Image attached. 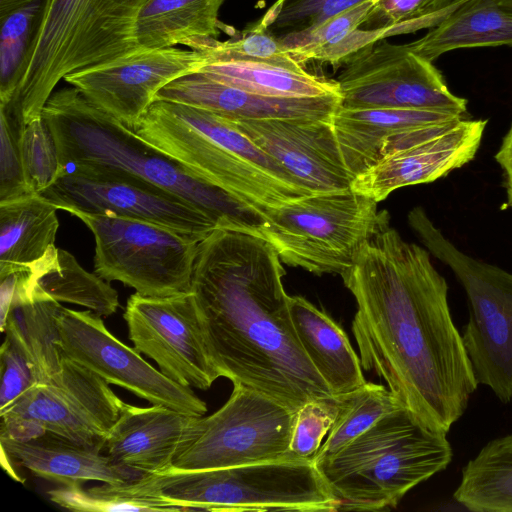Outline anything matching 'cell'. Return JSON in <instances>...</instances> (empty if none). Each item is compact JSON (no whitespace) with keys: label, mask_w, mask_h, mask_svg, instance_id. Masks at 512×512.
Returning <instances> with one entry per match:
<instances>
[{"label":"cell","mask_w":512,"mask_h":512,"mask_svg":"<svg viewBox=\"0 0 512 512\" xmlns=\"http://www.w3.org/2000/svg\"><path fill=\"white\" fill-rule=\"evenodd\" d=\"M430 256L388 225L341 277L357 304L352 332L362 368L423 425L447 434L478 382Z\"/></svg>","instance_id":"6da1fadb"},{"label":"cell","mask_w":512,"mask_h":512,"mask_svg":"<svg viewBox=\"0 0 512 512\" xmlns=\"http://www.w3.org/2000/svg\"><path fill=\"white\" fill-rule=\"evenodd\" d=\"M282 263L263 237L217 228L198 244L191 292L220 377L297 411L336 397L299 342Z\"/></svg>","instance_id":"7a4b0ae2"},{"label":"cell","mask_w":512,"mask_h":512,"mask_svg":"<svg viewBox=\"0 0 512 512\" xmlns=\"http://www.w3.org/2000/svg\"><path fill=\"white\" fill-rule=\"evenodd\" d=\"M42 117L65 170L126 176L170 192L218 228L258 234L265 216L162 153L71 86L54 91Z\"/></svg>","instance_id":"3957f363"},{"label":"cell","mask_w":512,"mask_h":512,"mask_svg":"<svg viewBox=\"0 0 512 512\" xmlns=\"http://www.w3.org/2000/svg\"><path fill=\"white\" fill-rule=\"evenodd\" d=\"M132 130L264 216L272 208L315 194L250 141L233 121L211 111L155 100Z\"/></svg>","instance_id":"277c9868"},{"label":"cell","mask_w":512,"mask_h":512,"mask_svg":"<svg viewBox=\"0 0 512 512\" xmlns=\"http://www.w3.org/2000/svg\"><path fill=\"white\" fill-rule=\"evenodd\" d=\"M452 457L447 434L430 430L400 405L315 465L338 511H381L396 507L408 491L445 470Z\"/></svg>","instance_id":"5b68a950"},{"label":"cell","mask_w":512,"mask_h":512,"mask_svg":"<svg viewBox=\"0 0 512 512\" xmlns=\"http://www.w3.org/2000/svg\"><path fill=\"white\" fill-rule=\"evenodd\" d=\"M125 487L133 495L185 511H338V501L312 459L204 470L171 467Z\"/></svg>","instance_id":"8992f818"},{"label":"cell","mask_w":512,"mask_h":512,"mask_svg":"<svg viewBox=\"0 0 512 512\" xmlns=\"http://www.w3.org/2000/svg\"><path fill=\"white\" fill-rule=\"evenodd\" d=\"M145 1L51 0L29 70L6 104L26 124L42 116L67 75L138 51L136 21Z\"/></svg>","instance_id":"52a82bcc"},{"label":"cell","mask_w":512,"mask_h":512,"mask_svg":"<svg viewBox=\"0 0 512 512\" xmlns=\"http://www.w3.org/2000/svg\"><path fill=\"white\" fill-rule=\"evenodd\" d=\"M388 219L376 201L349 189L308 195L268 210L258 235L289 266L341 276L365 244L389 225Z\"/></svg>","instance_id":"ba28073f"},{"label":"cell","mask_w":512,"mask_h":512,"mask_svg":"<svg viewBox=\"0 0 512 512\" xmlns=\"http://www.w3.org/2000/svg\"><path fill=\"white\" fill-rule=\"evenodd\" d=\"M424 247L462 286L469 309L463 343L476 380L512 402V273L476 259L451 242L421 207L408 216Z\"/></svg>","instance_id":"9c48e42d"},{"label":"cell","mask_w":512,"mask_h":512,"mask_svg":"<svg viewBox=\"0 0 512 512\" xmlns=\"http://www.w3.org/2000/svg\"><path fill=\"white\" fill-rule=\"evenodd\" d=\"M95 241L94 271L136 293L164 297L191 290L199 242L152 222L71 210Z\"/></svg>","instance_id":"30bf717a"},{"label":"cell","mask_w":512,"mask_h":512,"mask_svg":"<svg viewBox=\"0 0 512 512\" xmlns=\"http://www.w3.org/2000/svg\"><path fill=\"white\" fill-rule=\"evenodd\" d=\"M296 412L263 393L233 384L221 408L193 418L172 468L204 470L301 459L290 451Z\"/></svg>","instance_id":"8fae6325"},{"label":"cell","mask_w":512,"mask_h":512,"mask_svg":"<svg viewBox=\"0 0 512 512\" xmlns=\"http://www.w3.org/2000/svg\"><path fill=\"white\" fill-rule=\"evenodd\" d=\"M123 402L102 377L66 357L60 371L0 412V438L28 441L50 433L80 444L104 445Z\"/></svg>","instance_id":"7c38bea8"},{"label":"cell","mask_w":512,"mask_h":512,"mask_svg":"<svg viewBox=\"0 0 512 512\" xmlns=\"http://www.w3.org/2000/svg\"><path fill=\"white\" fill-rule=\"evenodd\" d=\"M347 109H420L467 114V100L452 93L431 61L407 44L380 39L348 60L336 80Z\"/></svg>","instance_id":"4fadbf2b"},{"label":"cell","mask_w":512,"mask_h":512,"mask_svg":"<svg viewBox=\"0 0 512 512\" xmlns=\"http://www.w3.org/2000/svg\"><path fill=\"white\" fill-rule=\"evenodd\" d=\"M57 325L64 355L109 384L120 386L153 405L194 417L207 412L206 403L192 388L171 380L151 366L134 347L117 339L96 313L62 306Z\"/></svg>","instance_id":"5bb4252c"},{"label":"cell","mask_w":512,"mask_h":512,"mask_svg":"<svg viewBox=\"0 0 512 512\" xmlns=\"http://www.w3.org/2000/svg\"><path fill=\"white\" fill-rule=\"evenodd\" d=\"M123 317L133 347L171 380L207 390L220 377L208 354L191 290L164 297L135 292Z\"/></svg>","instance_id":"9a60e30c"},{"label":"cell","mask_w":512,"mask_h":512,"mask_svg":"<svg viewBox=\"0 0 512 512\" xmlns=\"http://www.w3.org/2000/svg\"><path fill=\"white\" fill-rule=\"evenodd\" d=\"M40 195L58 210L106 213L152 222L198 242L218 228L204 212L184 199L126 176L66 170Z\"/></svg>","instance_id":"2e32d148"},{"label":"cell","mask_w":512,"mask_h":512,"mask_svg":"<svg viewBox=\"0 0 512 512\" xmlns=\"http://www.w3.org/2000/svg\"><path fill=\"white\" fill-rule=\"evenodd\" d=\"M486 126V119L463 117L411 130L356 176L351 189L378 203L399 188L445 177L475 158Z\"/></svg>","instance_id":"e0dca14e"},{"label":"cell","mask_w":512,"mask_h":512,"mask_svg":"<svg viewBox=\"0 0 512 512\" xmlns=\"http://www.w3.org/2000/svg\"><path fill=\"white\" fill-rule=\"evenodd\" d=\"M208 62L197 50L139 49L113 61L67 75L64 80L129 128L166 85Z\"/></svg>","instance_id":"ac0fdd59"},{"label":"cell","mask_w":512,"mask_h":512,"mask_svg":"<svg viewBox=\"0 0 512 512\" xmlns=\"http://www.w3.org/2000/svg\"><path fill=\"white\" fill-rule=\"evenodd\" d=\"M231 121L313 193L351 189L355 177L344 162L332 118Z\"/></svg>","instance_id":"d6986e66"},{"label":"cell","mask_w":512,"mask_h":512,"mask_svg":"<svg viewBox=\"0 0 512 512\" xmlns=\"http://www.w3.org/2000/svg\"><path fill=\"white\" fill-rule=\"evenodd\" d=\"M202 108L230 120L270 118L331 119L340 95L311 98H277L249 93L214 80L200 71L175 79L156 96Z\"/></svg>","instance_id":"ffe728a7"},{"label":"cell","mask_w":512,"mask_h":512,"mask_svg":"<svg viewBox=\"0 0 512 512\" xmlns=\"http://www.w3.org/2000/svg\"><path fill=\"white\" fill-rule=\"evenodd\" d=\"M193 418L161 405L126 403L104 448L113 460L143 474L162 472L172 467Z\"/></svg>","instance_id":"44dd1931"},{"label":"cell","mask_w":512,"mask_h":512,"mask_svg":"<svg viewBox=\"0 0 512 512\" xmlns=\"http://www.w3.org/2000/svg\"><path fill=\"white\" fill-rule=\"evenodd\" d=\"M0 445L12 462L61 485L130 483L145 475L104 455V445L80 444L50 433L24 442L0 438Z\"/></svg>","instance_id":"7402d4cb"},{"label":"cell","mask_w":512,"mask_h":512,"mask_svg":"<svg viewBox=\"0 0 512 512\" xmlns=\"http://www.w3.org/2000/svg\"><path fill=\"white\" fill-rule=\"evenodd\" d=\"M463 117L466 116L436 110L347 109L339 106L332 116V125L344 162L356 177L381 158L384 145L395 136Z\"/></svg>","instance_id":"603a6c76"},{"label":"cell","mask_w":512,"mask_h":512,"mask_svg":"<svg viewBox=\"0 0 512 512\" xmlns=\"http://www.w3.org/2000/svg\"><path fill=\"white\" fill-rule=\"evenodd\" d=\"M290 313L305 354L335 397L366 383L360 358L329 315L301 296H290Z\"/></svg>","instance_id":"cb8c5ba5"},{"label":"cell","mask_w":512,"mask_h":512,"mask_svg":"<svg viewBox=\"0 0 512 512\" xmlns=\"http://www.w3.org/2000/svg\"><path fill=\"white\" fill-rule=\"evenodd\" d=\"M512 46V0H466L437 26L407 46L433 62L462 48Z\"/></svg>","instance_id":"d4e9b609"},{"label":"cell","mask_w":512,"mask_h":512,"mask_svg":"<svg viewBox=\"0 0 512 512\" xmlns=\"http://www.w3.org/2000/svg\"><path fill=\"white\" fill-rule=\"evenodd\" d=\"M57 210L36 193L0 202V276L28 271L56 246Z\"/></svg>","instance_id":"484cf974"},{"label":"cell","mask_w":512,"mask_h":512,"mask_svg":"<svg viewBox=\"0 0 512 512\" xmlns=\"http://www.w3.org/2000/svg\"><path fill=\"white\" fill-rule=\"evenodd\" d=\"M225 0H146L136 21L140 49H163L216 38L227 27L219 20Z\"/></svg>","instance_id":"4316f807"},{"label":"cell","mask_w":512,"mask_h":512,"mask_svg":"<svg viewBox=\"0 0 512 512\" xmlns=\"http://www.w3.org/2000/svg\"><path fill=\"white\" fill-rule=\"evenodd\" d=\"M375 2L366 1L316 26L277 39L302 66L320 61L336 70L364 48L385 39L384 30L361 28Z\"/></svg>","instance_id":"83f0119b"},{"label":"cell","mask_w":512,"mask_h":512,"mask_svg":"<svg viewBox=\"0 0 512 512\" xmlns=\"http://www.w3.org/2000/svg\"><path fill=\"white\" fill-rule=\"evenodd\" d=\"M28 287L30 296L80 305L101 317L114 314L119 307L118 293L106 280L56 246L28 270Z\"/></svg>","instance_id":"f1b7e54d"},{"label":"cell","mask_w":512,"mask_h":512,"mask_svg":"<svg viewBox=\"0 0 512 512\" xmlns=\"http://www.w3.org/2000/svg\"><path fill=\"white\" fill-rule=\"evenodd\" d=\"M51 0H0V103L17 94L35 55Z\"/></svg>","instance_id":"f546056e"},{"label":"cell","mask_w":512,"mask_h":512,"mask_svg":"<svg viewBox=\"0 0 512 512\" xmlns=\"http://www.w3.org/2000/svg\"><path fill=\"white\" fill-rule=\"evenodd\" d=\"M60 302L39 294L12 307L1 328L33 366L39 384L52 380L60 371L64 353L57 318Z\"/></svg>","instance_id":"4dcf8cb0"},{"label":"cell","mask_w":512,"mask_h":512,"mask_svg":"<svg viewBox=\"0 0 512 512\" xmlns=\"http://www.w3.org/2000/svg\"><path fill=\"white\" fill-rule=\"evenodd\" d=\"M199 71L214 80L261 96L311 98L340 95L336 80L266 63L217 61L206 63Z\"/></svg>","instance_id":"1f68e13d"},{"label":"cell","mask_w":512,"mask_h":512,"mask_svg":"<svg viewBox=\"0 0 512 512\" xmlns=\"http://www.w3.org/2000/svg\"><path fill=\"white\" fill-rule=\"evenodd\" d=\"M454 499L474 512H512V434L488 442L463 467Z\"/></svg>","instance_id":"d6a6232c"},{"label":"cell","mask_w":512,"mask_h":512,"mask_svg":"<svg viewBox=\"0 0 512 512\" xmlns=\"http://www.w3.org/2000/svg\"><path fill=\"white\" fill-rule=\"evenodd\" d=\"M337 397V416L313 458L314 463L333 457L384 415L402 405L385 386L369 382Z\"/></svg>","instance_id":"836d02e7"},{"label":"cell","mask_w":512,"mask_h":512,"mask_svg":"<svg viewBox=\"0 0 512 512\" xmlns=\"http://www.w3.org/2000/svg\"><path fill=\"white\" fill-rule=\"evenodd\" d=\"M191 49L203 53L208 62L247 61L266 63L297 72L306 71L276 36L259 22L249 26L241 36L226 41L210 38L195 43Z\"/></svg>","instance_id":"e575fe53"},{"label":"cell","mask_w":512,"mask_h":512,"mask_svg":"<svg viewBox=\"0 0 512 512\" xmlns=\"http://www.w3.org/2000/svg\"><path fill=\"white\" fill-rule=\"evenodd\" d=\"M466 0H376L363 29L384 30L385 38L431 29Z\"/></svg>","instance_id":"d590c367"},{"label":"cell","mask_w":512,"mask_h":512,"mask_svg":"<svg viewBox=\"0 0 512 512\" xmlns=\"http://www.w3.org/2000/svg\"><path fill=\"white\" fill-rule=\"evenodd\" d=\"M49 498L56 505L73 511L114 512V511H185L170 502L130 495L118 484L103 483L85 490L81 484L62 485L48 491Z\"/></svg>","instance_id":"8d00e7d4"},{"label":"cell","mask_w":512,"mask_h":512,"mask_svg":"<svg viewBox=\"0 0 512 512\" xmlns=\"http://www.w3.org/2000/svg\"><path fill=\"white\" fill-rule=\"evenodd\" d=\"M20 144L27 184L33 193L40 194L66 171L54 135L42 116L24 125Z\"/></svg>","instance_id":"74e56055"},{"label":"cell","mask_w":512,"mask_h":512,"mask_svg":"<svg viewBox=\"0 0 512 512\" xmlns=\"http://www.w3.org/2000/svg\"><path fill=\"white\" fill-rule=\"evenodd\" d=\"M370 0H276L258 21L276 37L305 30Z\"/></svg>","instance_id":"f35d334b"},{"label":"cell","mask_w":512,"mask_h":512,"mask_svg":"<svg viewBox=\"0 0 512 512\" xmlns=\"http://www.w3.org/2000/svg\"><path fill=\"white\" fill-rule=\"evenodd\" d=\"M24 125L19 115L0 103V202L33 194L25 178L21 154Z\"/></svg>","instance_id":"ab89813d"},{"label":"cell","mask_w":512,"mask_h":512,"mask_svg":"<svg viewBox=\"0 0 512 512\" xmlns=\"http://www.w3.org/2000/svg\"><path fill=\"white\" fill-rule=\"evenodd\" d=\"M338 412V397L311 400L296 412L290 451L296 458L312 459L328 435Z\"/></svg>","instance_id":"60d3db41"},{"label":"cell","mask_w":512,"mask_h":512,"mask_svg":"<svg viewBox=\"0 0 512 512\" xmlns=\"http://www.w3.org/2000/svg\"><path fill=\"white\" fill-rule=\"evenodd\" d=\"M0 412L38 385L36 372L23 352L5 338L0 350Z\"/></svg>","instance_id":"b9f144b4"},{"label":"cell","mask_w":512,"mask_h":512,"mask_svg":"<svg viewBox=\"0 0 512 512\" xmlns=\"http://www.w3.org/2000/svg\"><path fill=\"white\" fill-rule=\"evenodd\" d=\"M502 170L508 206L512 209V123L494 156Z\"/></svg>","instance_id":"7bdbcfd3"}]
</instances>
